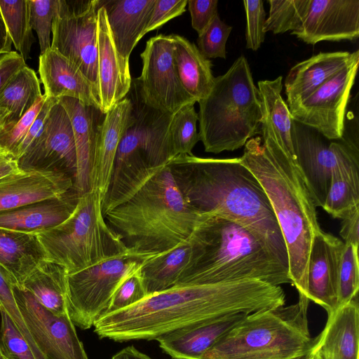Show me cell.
<instances>
[{
    "label": "cell",
    "instance_id": "f35d334b",
    "mask_svg": "<svg viewBox=\"0 0 359 359\" xmlns=\"http://www.w3.org/2000/svg\"><path fill=\"white\" fill-rule=\"evenodd\" d=\"M358 246L344 243L339 273L337 309L358 296Z\"/></svg>",
    "mask_w": 359,
    "mask_h": 359
},
{
    "label": "cell",
    "instance_id": "836d02e7",
    "mask_svg": "<svg viewBox=\"0 0 359 359\" xmlns=\"http://www.w3.org/2000/svg\"><path fill=\"white\" fill-rule=\"evenodd\" d=\"M41 96L39 81L35 72L25 66L13 76L0 95V108L8 113L2 133L11 129Z\"/></svg>",
    "mask_w": 359,
    "mask_h": 359
},
{
    "label": "cell",
    "instance_id": "c3c4849f",
    "mask_svg": "<svg viewBox=\"0 0 359 359\" xmlns=\"http://www.w3.org/2000/svg\"><path fill=\"white\" fill-rule=\"evenodd\" d=\"M217 0H188L191 26L198 36L210 25L218 15Z\"/></svg>",
    "mask_w": 359,
    "mask_h": 359
},
{
    "label": "cell",
    "instance_id": "e575fe53",
    "mask_svg": "<svg viewBox=\"0 0 359 359\" xmlns=\"http://www.w3.org/2000/svg\"><path fill=\"white\" fill-rule=\"evenodd\" d=\"M359 169L341 170L332 175L323 208L332 217L343 219L359 207Z\"/></svg>",
    "mask_w": 359,
    "mask_h": 359
},
{
    "label": "cell",
    "instance_id": "9f6ffc18",
    "mask_svg": "<svg viewBox=\"0 0 359 359\" xmlns=\"http://www.w3.org/2000/svg\"><path fill=\"white\" fill-rule=\"evenodd\" d=\"M7 116V111L3 108H0V135L5 128ZM0 151H2L1 149Z\"/></svg>",
    "mask_w": 359,
    "mask_h": 359
},
{
    "label": "cell",
    "instance_id": "ac0fdd59",
    "mask_svg": "<svg viewBox=\"0 0 359 359\" xmlns=\"http://www.w3.org/2000/svg\"><path fill=\"white\" fill-rule=\"evenodd\" d=\"M344 243L321 230L313 238L307 263L306 297L327 315L337 309V290Z\"/></svg>",
    "mask_w": 359,
    "mask_h": 359
},
{
    "label": "cell",
    "instance_id": "d4e9b609",
    "mask_svg": "<svg viewBox=\"0 0 359 359\" xmlns=\"http://www.w3.org/2000/svg\"><path fill=\"white\" fill-rule=\"evenodd\" d=\"M358 57L359 50L320 53L295 65L285 80L287 107L307 97Z\"/></svg>",
    "mask_w": 359,
    "mask_h": 359
},
{
    "label": "cell",
    "instance_id": "f546056e",
    "mask_svg": "<svg viewBox=\"0 0 359 359\" xmlns=\"http://www.w3.org/2000/svg\"><path fill=\"white\" fill-rule=\"evenodd\" d=\"M46 259L36 234L0 228V265L22 287L26 278Z\"/></svg>",
    "mask_w": 359,
    "mask_h": 359
},
{
    "label": "cell",
    "instance_id": "ab89813d",
    "mask_svg": "<svg viewBox=\"0 0 359 359\" xmlns=\"http://www.w3.org/2000/svg\"><path fill=\"white\" fill-rule=\"evenodd\" d=\"M13 285H17L14 278L0 265V309L11 318L39 358L46 359V356L37 346L22 318L13 292Z\"/></svg>",
    "mask_w": 359,
    "mask_h": 359
},
{
    "label": "cell",
    "instance_id": "4fadbf2b",
    "mask_svg": "<svg viewBox=\"0 0 359 359\" xmlns=\"http://www.w3.org/2000/svg\"><path fill=\"white\" fill-rule=\"evenodd\" d=\"M140 57L141 74L132 81L145 103L172 115L184 106L196 102L187 93L180 82L171 35L151 37L147 41Z\"/></svg>",
    "mask_w": 359,
    "mask_h": 359
},
{
    "label": "cell",
    "instance_id": "cb8c5ba5",
    "mask_svg": "<svg viewBox=\"0 0 359 359\" xmlns=\"http://www.w3.org/2000/svg\"><path fill=\"white\" fill-rule=\"evenodd\" d=\"M132 103L124 97L104 114L98 126L90 174L91 189L103 201L107 192L115 156L131 113Z\"/></svg>",
    "mask_w": 359,
    "mask_h": 359
},
{
    "label": "cell",
    "instance_id": "52a82bcc",
    "mask_svg": "<svg viewBox=\"0 0 359 359\" xmlns=\"http://www.w3.org/2000/svg\"><path fill=\"white\" fill-rule=\"evenodd\" d=\"M198 102V134L206 152L234 151L261 134L258 90L243 55L215 78L210 93Z\"/></svg>",
    "mask_w": 359,
    "mask_h": 359
},
{
    "label": "cell",
    "instance_id": "603a6c76",
    "mask_svg": "<svg viewBox=\"0 0 359 359\" xmlns=\"http://www.w3.org/2000/svg\"><path fill=\"white\" fill-rule=\"evenodd\" d=\"M39 72L47 96L75 98L100 110L93 86L74 63L57 50L50 48L39 55Z\"/></svg>",
    "mask_w": 359,
    "mask_h": 359
},
{
    "label": "cell",
    "instance_id": "d590c367",
    "mask_svg": "<svg viewBox=\"0 0 359 359\" xmlns=\"http://www.w3.org/2000/svg\"><path fill=\"white\" fill-rule=\"evenodd\" d=\"M0 13L12 43L24 60H27L30 57L32 45L34 41L29 22L28 0H0Z\"/></svg>",
    "mask_w": 359,
    "mask_h": 359
},
{
    "label": "cell",
    "instance_id": "f6af8a7d",
    "mask_svg": "<svg viewBox=\"0 0 359 359\" xmlns=\"http://www.w3.org/2000/svg\"><path fill=\"white\" fill-rule=\"evenodd\" d=\"M45 94L36 104L8 130L0 135V149L13 155L16 158L18 147L27 135L36 116L45 102Z\"/></svg>",
    "mask_w": 359,
    "mask_h": 359
},
{
    "label": "cell",
    "instance_id": "6da1fadb",
    "mask_svg": "<svg viewBox=\"0 0 359 359\" xmlns=\"http://www.w3.org/2000/svg\"><path fill=\"white\" fill-rule=\"evenodd\" d=\"M285 304V294L280 285L257 280L175 285L101 316L93 327L100 339L118 342L156 340L182 327Z\"/></svg>",
    "mask_w": 359,
    "mask_h": 359
},
{
    "label": "cell",
    "instance_id": "d6a6232c",
    "mask_svg": "<svg viewBox=\"0 0 359 359\" xmlns=\"http://www.w3.org/2000/svg\"><path fill=\"white\" fill-rule=\"evenodd\" d=\"M67 275L62 266L46 259L26 278L22 287L31 292L41 305L53 314H68Z\"/></svg>",
    "mask_w": 359,
    "mask_h": 359
},
{
    "label": "cell",
    "instance_id": "6f0895ef",
    "mask_svg": "<svg viewBox=\"0 0 359 359\" xmlns=\"http://www.w3.org/2000/svg\"><path fill=\"white\" fill-rule=\"evenodd\" d=\"M0 359H10L6 354L0 339Z\"/></svg>",
    "mask_w": 359,
    "mask_h": 359
},
{
    "label": "cell",
    "instance_id": "7402d4cb",
    "mask_svg": "<svg viewBox=\"0 0 359 359\" xmlns=\"http://www.w3.org/2000/svg\"><path fill=\"white\" fill-rule=\"evenodd\" d=\"M79 196L74 188L59 196L0 212V228L37 235L65 221L75 210Z\"/></svg>",
    "mask_w": 359,
    "mask_h": 359
},
{
    "label": "cell",
    "instance_id": "484cf974",
    "mask_svg": "<svg viewBox=\"0 0 359 359\" xmlns=\"http://www.w3.org/2000/svg\"><path fill=\"white\" fill-rule=\"evenodd\" d=\"M246 315L236 313L168 332L156 341L173 359H201L225 334Z\"/></svg>",
    "mask_w": 359,
    "mask_h": 359
},
{
    "label": "cell",
    "instance_id": "680465c9",
    "mask_svg": "<svg viewBox=\"0 0 359 359\" xmlns=\"http://www.w3.org/2000/svg\"><path fill=\"white\" fill-rule=\"evenodd\" d=\"M304 359H311V358L310 356H309L308 355H306Z\"/></svg>",
    "mask_w": 359,
    "mask_h": 359
},
{
    "label": "cell",
    "instance_id": "7dc6e473",
    "mask_svg": "<svg viewBox=\"0 0 359 359\" xmlns=\"http://www.w3.org/2000/svg\"><path fill=\"white\" fill-rule=\"evenodd\" d=\"M188 0H156L143 36L185 11Z\"/></svg>",
    "mask_w": 359,
    "mask_h": 359
},
{
    "label": "cell",
    "instance_id": "ee69618b",
    "mask_svg": "<svg viewBox=\"0 0 359 359\" xmlns=\"http://www.w3.org/2000/svg\"><path fill=\"white\" fill-rule=\"evenodd\" d=\"M139 269L118 287L104 315L129 307L147 296Z\"/></svg>",
    "mask_w": 359,
    "mask_h": 359
},
{
    "label": "cell",
    "instance_id": "f5cc1de1",
    "mask_svg": "<svg viewBox=\"0 0 359 359\" xmlns=\"http://www.w3.org/2000/svg\"><path fill=\"white\" fill-rule=\"evenodd\" d=\"M19 170L17 159L11 154L0 151V179Z\"/></svg>",
    "mask_w": 359,
    "mask_h": 359
},
{
    "label": "cell",
    "instance_id": "4316f807",
    "mask_svg": "<svg viewBox=\"0 0 359 359\" xmlns=\"http://www.w3.org/2000/svg\"><path fill=\"white\" fill-rule=\"evenodd\" d=\"M156 0H99L106 11L116 49L126 62L144 31Z\"/></svg>",
    "mask_w": 359,
    "mask_h": 359
},
{
    "label": "cell",
    "instance_id": "8d00e7d4",
    "mask_svg": "<svg viewBox=\"0 0 359 359\" xmlns=\"http://www.w3.org/2000/svg\"><path fill=\"white\" fill-rule=\"evenodd\" d=\"M310 0H269V15L264 32L283 34L297 29L307 11Z\"/></svg>",
    "mask_w": 359,
    "mask_h": 359
},
{
    "label": "cell",
    "instance_id": "60d3db41",
    "mask_svg": "<svg viewBox=\"0 0 359 359\" xmlns=\"http://www.w3.org/2000/svg\"><path fill=\"white\" fill-rule=\"evenodd\" d=\"M29 22L38 36L40 55L51 48L50 35L58 0H28Z\"/></svg>",
    "mask_w": 359,
    "mask_h": 359
},
{
    "label": "cell",
    "instance_id": "ffe728a7",
    "mask_svg": "<svg viewBox=\"0 0 359 359\" xmlns=\"http://www.w3.org/2000/svg\"><path fill=\"white\" fill-rule=\"evenodd\" d=\"M358 296L327 315L322 332L313 338L307 353L311 359H358Z\"/></svg>",
    "mask_w": 359,
    "mask_h": 359
},
{
    "label": "cell",
    "instance_id": "83f0119b",
    "mask_svg": "<svg viewBox=\"0 0 359 359\" xmlns=\"http://www.w3.org/2000/svg\"><path fill=\"white\" fill-rule=\"evenodd\" d=\"M69 115L77 156V175L74 188L79 195L91 189L93 165L101 111L79 100L63 97L57 99Z\"/></svg>",
    "mask_w": 359,
    "mask_h": 359
},
{
    "label": "cell",
    "instance_id": "9c48e42d",
    "mask_svg": "<svg viewBox=\"0 0 359 359\" xmlns=\"http://www.w3.org/2000/svg\"><path fill=\"white\" fill-rule=\"evenodd\" d=\"M98 191L80 195L73 213L62 223L37 234L46 259L74 273L103 260L128 253L108 226Z\"/></svg>",
    "mask_w": 359,
    "mask_h": 359
},
{
    "label": "cell",
    "instance_id": "5b68a950",
    "mask_svg": "<svg viewBox=\"0 0 359 359\" xmlns=\"http://www.w3.org/2000/svg\"><path fill=\"white\" fill-rule=\"evenodd\" d=\"M192 257L175 285L257 280L292 283L289 269L248 229L233 221L208 217L191 236Z\"/></svg>",
    "mask_w": 359,
    "mask_h": 359
},
{
    "label": "cell",
    "instance_id": "ba28073f",
    "mask_svg": "<svg viewBox=\"0 0 359 359\" xmlns=\"http://www.w3.org/2000/svg\"><path fill=\"white\" fill-rule=\"evenodd\" d=\"M128 124L119 143L107 192L121 203L131 198L161 167L176 156L169 127L172 115L145 103L132 81Z\"/></svg>",
    "mask_w": 359,
    "mask_h": 359
},
{
    "label": "cell",
    "instance_id": "9a60e30c",
    "mask_svg": "<svg viewBox=\"0 0 359 359\" xmlns=\"http://www.w3.org/2000/svg\"><path fill=\"white\" fill-rule=\"evenodd\" d=\"M359 65V57L303 100L288 107L293 120L317 130L328 139L345 133V114Z\"/></svg>",
    "mask_w": 359,
    "mask_h": 359
},
{
    "label": "cell",
    "instance_id": "816d5d0a",
    "mask_svg": "<svg viewBox=\"0 0 359 359\" xmlns=\"http://www.w3.org/2000/svg\"><path fill=\"white\" fill-rule=\"evenodd\" d=\"M340 236L344 243L359 245V207L341 219Z\"/></svg>",
    "mask_w": 359,
    "mask_h": 359
},
{
    "label": "cell",
    "instance_id": "277c9868",
    "mask_svg": "<svg viewBox=\"0 0 359 359\" xmlns=\"http://www.w3.org/2000/svg\"><path fill=\"white\" fill-rule=\"evenodd\" d=\"M208 217L188 205L167 164L131 198L104 215L130 253L148 257L189 240Z\"/></svg>",
    "mask_w": 359,
    "mask_h": 359
},
{
    "label": "cell",
    "instance_id": "7bdbcfd3",
    "mask_svg": "<svg viewBox=\"0 0 359 359\" xmlns=\"http://www.w3.org/2000/svg\"><path fill=\"white\" fill-rule=\"evenodd\" d=\"M0 339L10 359H39L7 313L0 309Z\"/></svg>",
    "mask_w": 359,
    "mask_h": 359
},
{
    "label": "cell",
    "instance_id": "7a4b0ae2",
    "mask_svg": "<svg viewBox=\"0 0 359 359\" xmlns=\"http://www.w3.org/2000/svg\"><path fill=\"white\" fill-rule=\"evenodd\" d=\"M188 205L203 216L233 221L252 233L289 269L285 243L262 186L239 158L178 155L168 163Z\"/></svg>",
    "mask_w": 359,
    "mask_h": 359
},
{
    "label": "cell",
    "instance_id": "11a10c76",
    "mask_svg": "<svg viewBox=\"0 0 359 359\" xmlns=\"http://www.w3.org/2000/svg\"><path fill=\"white\" fill-rule=\"evenodd\" d=\"M11 39L0 13V55L2 56L11 52Z\"/></svg>",
    "mask_w": 359,
    "mask_h": 359
},
{
    "label": "cell",
    "instance_id": "30bf717a",
    "mask_svg": "<svg viewBox=\"0 0 359 359\" xmlns=\"http://www.w3.org/2000/svg\"><path fill=\"white\" fill-rule=\"evenodd\" d=\"M149 257L128 252L67 275V308L74 325L82 330L92 327L104 314L121 283Z\"/></svg>",
    "mask_w": 359,
    "mask_h": 359
},
{
    "label": "cell",
    "instance_id": "681fc988",
    "mask_svg": "<svg viewBox=\"0 0 359 359\" xmlns=\"http://www.w3.org/2000/svg\"><path fill=\"white\" fill-rule=\"evenodd\" d=\"M25 66V61L15 51L0 57V95L13 76Z\"/></svg>",
    "mask_w": 359,
    "mask_h": 359
},
{
    "label": "cell",
    "instance_id": "f907efd6",
    "mask_svg": "<svg viewBox=\"0 0 359 359\" xmlns=\"http://www.w3.org/2000/svg\"><path fill=\"white\" fill-rule=\"evenodd\" d=\"M56 100L57 99L50 97L46 95L41 109L36 116L27 135L18 149L16 159H18L27 150L30 144L39 135L43 127L48 111Z\"/></svg>",
    "mask_w": 359,
    "mask_h": 359
},
{
    "label": "cell",
    "instance_id": "2e32d148",
    "mask_svg": "<svg viewBox=\"0 0 359 359\" xmlns=\"http://www.w3.org/2000/svg\"><path fill=\"white\" fill-rule=\"evenodd\" d=\"M13 292L27 329L47 359H88L67 313L53 314L17 285H13Z\"/></svg>",
    "mask_w": 359,
    "mask_h": 359
},
{
    "label": "cell",
    "instance_id": "1f68e13d",
    "mask_svg": "<svg viewBox=\"0 0 359 359\" xmlns=\"http://www.w3.org/2000/svg\"><path fill=\"white\" fill-rule=\"evenodd\" d=\"M191 237L175 248L148 258L139 269L147 295L175 285L192 257Z\"/></svg>",
    "mask_w": 359,
    "mask_h": 359
},
{
    "label": "cell",
    "instance_id": "db71d44e",
    "mask_svg": "<svg viewBox=\"0 0 359 359\" xmlns=\"http://www.w3.org/2000/svg\"><path fill=\"white\" fill-rule=\"evenodd\" d=\"M111 359H152L147 355L138 351L135 346H127L116 354Z\"/></svg>",
    "mask_w": 359,
    "mask_h": 359
},
{
    "label": "cell",
    "instance_id": "44dd1931",
    "mask_svg": "<svg viewBox=\"0 0 359 359\" xmlns=\"http://www.w3.org/2000/svg\"><path fill=\"white\" fill-rule=\"evenodd\" d=\"M74 188L67 176L18 170L0 179V212L59 196Z\"/></svg>",
    "mask_w": 359,
    "mask_h": 359
},
{
    "label": "cell",
    "instance_id": "bcb514c9",
    "mask_svg": "<svg viewBox=\"0 0 359 359\" xmlns=\"http://www.w3.org/2000/svg\"><path fill=\"white\" fill-rule=\"evenodd\" d=\"M246 15V48L257 50L264 41L266 13L262 0L243 1Z\"/></svg>",
    "mask_w": 359,
    "mask_h": 359
},
{
    "label": "cell",
    "instance_id": "d6986e66",
    "mask_svg": "<svg viewBox=\"0 0 359 359\" xmlns=\"http://www.w3.org/2000/svg\"><path fill=\"white\" fill-rule=\"evenodd\" d=\"M97 11V96L100 111L107 113L126 97L132 79L129 63L125 62L114 46L105 9Z\"/></svg>",
    "mask_w": 359,
    "mask_h": 359
},
{
    "label": "cell",
    "instance_id": "3957f363",
    "mask_svg": "<svg viewBox=\"0 0 359 359\" xmlns=\"http://www.w3.org/2000/svg\"><path fill=\"white\" fill-rule=\"evenodd\" d=\"M239 160L266 192L287 248L292 284L306 297L309 255L322 229L305 180L295 161L268 137L248 140Z\"/></svg>",
    "mask_w": 359,
    "mask_h": 359
},
{
    "label": "cell",
    "instance_id": "b9f144b4",
    "mask_svg": "<svg viewBox=\"0 0 359 359\" xmlns=\"http://www.w3.org/2000/svg\"><path fill=\"white\" fill-rule=\"evenodd\" d=\"M232 27L223 22L217 15L198 36V48L207 59L226 58V43Z\"/></svg>",
    "mask_w": 359,
    "mask_h": 359
},
{
    "label": "cell",
    "instance_id": "8fae6325",
    "mask_svg": "<svg viewBox=\"0 0 359 359\" xmlns=\"http://www.w3.org/2000/svg\"><path fill=\"white\" fill-rule=\"evenodd\" d=\"M292 141L297 165L316 207H323L332 175L359 169L358 147L344 136L328 139L313 128L292 120Z\"/></svg>",
    "mask_w": 359,
    "mask_h": 359
},
{
    "label": "cell",
    "instance_id": "74e56055",
    "mask_svg": "<svg viewBox=\"0 0 359 359\" xmlns=\"http://www.w3.org/2000/svg\"><path fill=\"white\" fill-rule=\"evenodd\" d=\"M198 121L194 104L185 105L172 115L169 130L176 156L192 155L193 148L200 140Z\"/></svg>",
    "mask_w": 359,
    "mask_h": 359
},
{
    "label": "cell",
    "instance_id": "e0dca14e",
    "mask_svg": "<svg viewBox=\"0 0 359 359\" xmlns=\"http://www.w3.org/2000/svg\"><path fill=\"white\" fill-rule=\"evenodd\" d=\"M291 34L311 45L355 40L359 36V1L310 0L301 25Z\"/></svg>",
    "mask_w": 359,
    "mask_h": 359
},
{
    "label": "cell",
    "instance_id": "4dcf8cb0",
    "mask_svg": "<svg viewBox=\"0 0 359 359\" xmlns=\"http://www.w3.org/2000/svg\"><path fill=\"white\" fill-rule=\"evenodd\" d=\"M174 59L180 82L187 93L196 102L210 93L215 78L212 62L197 46L185 37L172 34Z\"/></svg>",
    "mask_w": 359,
    "mask_h": 359
},
{
    "label": "cell",
    "instance_id": "7c38bea8",
    "mask_svg": "<svg viewBox=\"0 0 359 359\" xmlns=\"http://www.w3.org/2000/svg\"><path fill=\"white\" fill-rule=\"evenodd\" d=\"M100 8L99 0H58L51 39V48L81 71L93 86L97 95V11Z\"/></svg>",
    "mask_w": 359,
    "mask_h": 359
},
{
    "label": "cell",
    "instance_id": "f1b7e54d",
    "mask_svg": "<svg viewBox=\"0 0 359 359\" xmlns=\"http://www.w3.org/2000/svg\"><path fill=\"white\" fill-rule=\"evenodd\" d=\"M282 79L280 76L273 80L258 82L262 113L260 130L262 137L271 139L296 162L291 134L293 119L281 96Z\"/></svg>",
    "mask_w": 359,
    "mask_h": 359
},
{
    "label": "cell",
    "instance_id": "5bb4252c",
    "mask_svg": "<svg viewBox=\"0 0 359 359\" xmlns=\"http://www.w3.org/2000/svg\"><path fill=\"white\" fill-rule=\"evenodd\" d=\"M17 162L21 170L62 174L75 184L77 156L73 129L69 115L57 99L41 131Z\"/></svg>",
    "mask_w": 359,
    "mask_h": 359
},
{
    "label": "cell",
    "instance_id": "8992f818",
    "mask_svg": "<svg viewBox=\"0 0 359 359\" xmlns=\"http://www.w3.org/2000/svg\"><path fill=\"white\" fill-rule=\"evenodd\" d=\"M310 300L246 315L201 359H304L313 343L308 323Z\"/></svg>",
    "mask_w": 359,
    "mask_h": 359
}]
</instances>
